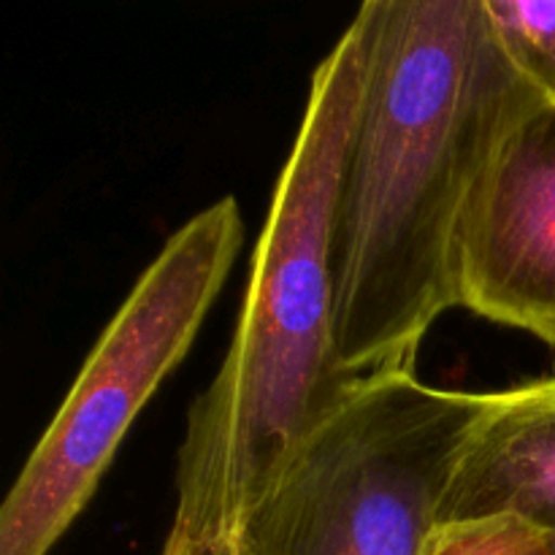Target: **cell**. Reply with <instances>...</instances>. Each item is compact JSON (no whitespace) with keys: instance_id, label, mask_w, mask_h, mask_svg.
<instances>
[{"instance_id":"obj_1","label":"cell","mask_w":555,"mask_h":555,"mask_svg":"<svg viewBox=\"0 0 555 555\" xmlns=\"http://www.w3.org/2000/svg\"><path fill=\"white\" fill-rule=\"evenodd\" d=\"M363 90L336 206V374L412 369L459 307L455 255L504 133L542 101L482 0H369Z\"/></svg>"},{"instance_id":"obj_2","label":"cell","mask_w":555,"mask_h":555,"mask_svg":"<svg viewBox=\"0 0 555 555\" xmlns=\"http://www.w3.org/2000/svg\"><path fill=\"white\" fill-rule=\"evenodd\" d=\"M361 90L363 27L352 16L314 68L228 356L184 423L173 529L206 553L236 534L350 383L336 374L334 236Z\"/></svg>"},{"instance_id":"obj_3","label":"cell","mask_w":555,"mask_h":555,"mask_svg":"<svg viewBox=\"0 0 555 555\" xmlns=\"http://www.w3.org/2000/svg\"><path fill=\"white\" fill-rule=\"evenodd\" d=\"M486 404L415 369L345 383L238 524V555H428Z\"/></svg>"},{"instance_id":"obj_4","label":"cell","mask_w":555,"mask_h":555,"mask_svg":"<svg viewBox=\"0 0 555 555\" xmlns=\"http://www.w3.org/2000/svg\"><path fill=\"white\" fill-rule=\"evenodd\" d=\"M236 198L190 217L103 328L0 507V555H49L146 401L193 347L242 247Z\"/></svg>"},{"instance_id":"obj_5","label":"cell","mask_w":555,"mask_h":555,"mask_svg":"<svg viewBox=\"0 0 555 555\" xmlns=\"http://www.w3.org/2000/svg\"><path fill=\"white\" fill-rule=\"evenodd\" d=\"M459 307L555 347V106L504 133L477 182L455 255Z\"/></svg>"},{"instance_id":"obj_6","label":"cell","mask_w":555,"mask_h":555,"mask_svg":"<svg viewBox=\"0 0 555 555\" xmlns=\"http://www.w3.org/2000/svg\"><path fill=\"white\" fill-rule=\"evenodd\" d=\"M496 515L555 537V377L488 393L455 461L439 526Z\"/></svg>"},{"instance_id":"obj_7","label":"cell","mask_w":555,"mask_h":555,"mask_svg":"<svg viewBox=\"0 0 555 555\" xmlns=\"http://www.w3.org/2000/svg\"><path fill=\"white\" fill-rule=\"evenodd\" d=\"M504 54L555 106V0H482Z\"/></svg>"},{"instance_id":"obj_8","label":"cell","mask_w":555,"mask_h":555,"mask_svg":"<svg viewBox=\"0 0 555 555\" xmlns=\"http://www.w3.org/2000/svg\"><path fill=\"white\" fill-rule=\"evenodd\" d=\"M428 555H555V537L513 515L442 524Z\"/></svg>"},{"instance_id":"obj_9","label":"cell","mask_w":555,"mask_h":555,"mask_svg":"<svg viewBox=\"0 0 555 555\" xmlns=\"http://www.w3.org/2000/svg\"><path fill=\"white\" fill-rule=\"evenodd\" d=\"M163 555H209V553L201 551V547L195 545L184 531L173 529L171 526V534H168L166 545H163Z\"/></svg>"},{"instance_id":"obj_10","label":"cell","mask_w":555,"mask_h":555,"mask_svg":"<svg viewBox=\"0 0 555 555\" xmlns=\"http://www.w3.org/2000/svg\"><path fill=\"white\" fill-rule=\"evenodd\" d=\"M209 555H238L236 551V542H233V537H228L225 542H220V545L215 547Z\"/></svg>"}]
</instances>
